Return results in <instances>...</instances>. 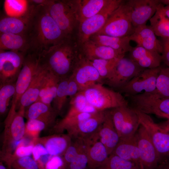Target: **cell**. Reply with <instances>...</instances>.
Segmentation results:
<instances>
[{
    "mask_svg": "<svg viewBox=\"0 0 169 169\" xmlns=\"http://www.w3.org/2000/svg\"><path fill=\"white\" fill-rule=\"evenodd\" d=\"M30 7L27 35L31 41L33 52L40 54L66 37L48 13L46 4Z\"/></svg>",
    "mask_w": 169,
    "mask_h": 169,
    "instance_id": "6da1fadb",
    "label": "cell"
},
{
    "mask_svg": "<svg viewBox=\"0 0 169 169\" xmlns=\"http://www.w3.org/2000/svg\"><path fill=\"white\" fill-rule=\"evenodd\" d=\"M80 51L74 37L65 38L40 54V64L60 80L72 74Z\"/></svg>",
    "mask_w": 169,
    "mask_h": 169,
    "instance_id": "7a4b0ae2",
    "label": "cell"
},
{
    "mask_svg": "<svg viewBox=\"0 0 169 169\" xmlns=\"http://www.w3.org/2000/svg\"><path fill=\"white\" fill-rule=\"evenodd\" d=\"M88 103L98 111L129 105L128 101L119 92L97 83L82 91Z\"/></svg>",
    "mask_w": 169,
    "mask_h": 169,
    "instance_id": "3957f363",
    "label": "cell"
},
{
    "mask_svg": "<svg viewBox=\"0 0 169 169\" xmlns=\"http://www.w3.org/2000/svg\"><path fill=\"white\" fill-rule=\"evenodd\" d=\"M47 11L65 36L73 37L79 24L73 0H49Z\"/></svg>",
    "mask_w": 169,
    "mask_h": 169,
    "instance_id": "277c9868",
    "label": "cell"
},
{
    "mask_svg": "<svg viewBox=\"0 0 169 169\" xmlns=\"http://www.w3.org/2000/svg\"><path fill=\"white\" fill-rule=\"evenodd\" d=\"M40 54L30 52L25 54L21 69L15 83V90L8 114L17 111L20 99L27 89L40 66Z\"/></svg>",
    "mask_w": 169,
    "mask_h": 169,
    "instance_id": "5b68a950",
    "label": "cell"
},
{
    "mask_svg": "<svg viewBox=\"0 0 169 169\" xmlns=\"http://www.w3.org/2000/svg\"><path fill=\"white\" fill-rule=\"evenodd\" d=\"M134 30L129 7L125 1L110 15L104 27L95 34L123 37L129 36Z\"/></svg>",
    "mask_w": 169,
    "mask_h": 169,
    "instance_id": "8992f818",
    "label": "cell"
},
{
    "mask_svg": "<svg viewBox=\"0 0 169 169\" xmlns=\"http://www.w3.org/2000/svg\"><path fill=\"white\" fill-rule=\"evenodd\" d=\"M124 1L110 0L98 13L79 23L77 41L79 46L100 31L105 25L110 15Z\"/></svg>",
    "mask_w": 169,
    "mask_h": 169,
    "instance_id": "52a82bcc",
    "label": "cell"
},
{
    "mask_svg": "<svg viewBox=\"0 0 169 169\" xmlns=\"http://www.w3.org/2000/svg\"><path fill=\"white\" fill-rule=\"evenodd\" d=\"M134 109L138 115L140 124L144 127L150 136L160 162H169V134L158 124L155 123L148 114Z\"/></svg>",
    "mask_w": 169,
    "mask_h": 169,
    "instance_id": "ba28073f",
    "label": "cell"
},
{
    "mask_svg": "<svg viewBox=\"0 0 169 169\" xmlns=\"http://www.w3.org/2000/svg\"><path fill=\"white\" fill-rule=\"evenodd\" d=\"M110 111L120 139L128 138L135 134L140 123L135 110L127 105L114 108Z\"/></svg>",
    "mask_w": 169,
    "mask_h": 169,
    "instance_id": "9c48e42d",
    "label": "cell"
},
{
    "mask_svg": "<svg viewBox=\"0 0 169 169\" xmlns=\"http://www.w3.org/2000/svg\"><path fill=\"white\" fill-rule=\"evenodd\" d=\"M161 67L145 69L134 77L118 92L125 96L154 91L156 82Z\"/></svg>",
    "mask_w": 169,
    "mask_h": 169,
    "instance_id": "30bf717a",
    "label": "cell"
},
{
    "mask_svg": "<svg viewBox=\"0 0 169 169\" xmlns=\"http://www.w3.org/2000/svg\"><path fill=\"white\" fill-rule=\"evenodd\" d=\"M145 69L131 58L124 57L119 60L112 74L103 84L118 90Z\"/></svg>",
    "mask_w": 169,
    "mask_h": 169,
    "instance_id": "8fae6325",
    "label": "cell"
},
{
    "mask_svg": "<svg viewBox=\"0 0 169 169\" xmlns=\"http://www.w3.org/2000/svg\"><path fill=\"white\" fill-rule=\"evenodd\" d=\"M24 55L13 51L0 50V85L16 82Z\"/></svg>",
    "mask_w": 169,
    "mask_h": 169,
    "instance_id": "7c38bea8",
    "label": "cell"
},
{
    "mask_svg": "<svg viewBox=\"0 0 169 169\" xmlns=\"http://www.w3.org/2000/svg\"><path fill=\"white\" fill-rule=\"evenodd\" d=\"M71 75L78 84L79 92L97 83L103 84L97 70L80 52Z\"/></svg>",
    "mask_w": 169,
    "mask_h": 169,
    "instance_id": "4fadbf2b",
    "label": "cell"
},
{
    "mask_svg": "<svg viewBox=\"0 0 169 169\" xmlns=\"http://www.w3.org/2000/svg\"><path fill=\"white\" fill-rule=\"evenodd\" d=\"M25 109L19 108L12 115L7 116L4 121L3 150L7 149L24 136Z\"/></svg>",
    "mask_w": 169,
    "mask_h": 169,
    "instance_id": "5bb4252c",
    "label": "cell"
},
{
    "mask_svg": "<svg viewBox=\"0 0 169 169\" xmlns=\"http://www.w3.org/2000/svg\"><path fill=\"white\" fill-rule=\"evenodd\" d=\"M132 24L135 28L146 25L161 4L158 0H129L126 1Z\"/></svg>",
    "mask_w": 169,
    "mask_h": 169,
    "instance_id": "9a60e30c",
    "label": "cell"
},
{
    "mask_svg": "<svg viewBox=\"0 0 169 169\" xmlns=\"http://www.w3.org/2000/svg\"><path fill=\"white\" fill-rule=\"evenodd\" d=\"M136 135L143 169H156L160 162L158 154L147 131L141 124Z\"/></svg>",
    "mask_w": 169,
    "mask_h": 169,
    "instance_id": "2e32d148",
    "label": "cell"
},
{
    "mask_svg": "<svg viewBox=\"0 0 169 169\" xmlns=\"http://www.w3.org/2000/svg\"><path fill=\"white\" fill-rule=\"evenodd\" d=\"M84 139L88 169H95L103 166L109 155L106 147L100 140L98 131Z\"/></svg>",
    "mask_w": 169,
    "mask_h": 169,
    "instance_id": "e0dca14e",
    "label": "cell"
},
{
    "mask_svg": "<svg viewBox=\"0 0 169 169\" xmlns=\"http://www.w3.org/2000/svg\"><path fill=\"white\" fill-rule=\"evenodd\" d=\"M80 53L88 59H113L125 57V54L89 39L79 46Z\"/></svg>",
    "mask_w": 169,
    "mask_h": 169,
    "instance_id": "ac0fdd59",
    "label": "cell"
},
{
    "mask_svg": "<svg viewBox=\"0 0 169 169\" xmlns=\"http://www.w3.org/2000/svg\"><path fill=\"white\" fill-rule=\"evenodd\" d=\"M129 37L131 41L135 42L138 45L160 54L162 53L161 42L157 38L150 26L145 25L135 28Z\"/></svg>",
    "mask_w": 169,
    "mask_h": 169,
    "instance_id": "d6986e66",
    "label": "cell"
},
{
    "mask_svg": "<svg viewBox=\"0 0 169 169\" xmlns=\"http://www.w3.org/2000/svg\"><path fill=\"white\" fill-rule=\"evenodd\" d=\"M111 154L134 163L143 169L136 133L130 137L120 139Z\"/></svg>",
    "mask_w": 169,
    "mask_h": 169,
    "instance_id": "ffe728a7",
    "label": "cell"
},
{
    "mask_svg": "<svg viewBox=\"0 0 169 169\" xmlns=\"http://www.w3.org/2000/svg\"><path fill=\"white\" fill-rule=\"evenodd\" d=\"M0 50L13 51L25 55L33 52L27 35L10 33H0Z\"/></svg>",
    "mask_w": 169,
    "mask_h": 169,
    "instance_id": "44dd1931",
    "label": "cell"
},
{
    "mask_svg": "<svg viewBox=\"0 0 169 169\" xmlns=\"http://www.w3.org/2000/svg\"><path fill=\"white\" fill-rule=\"evenodd\" d=\"M58 114L51 105L37 101L25 109L24 117L28 120L35 119L46 123L52 128L56 123Z\"/></svg>",
    "mask_w": 169,
    "mask_h": 169,
    "instance_id": "7402d4cb",
    "label": "cell"
},
{
    "mask_svg": "<svg viewBox=\"0 0 169 169\" xmlns=\"http://www.w3.org/2000/svg\"><path fill=\"white\" fill-rule=\"evenodd\" d=\"M98 134L100 141L105 146L110 155L120 139L115 127L110 110L105 111V119L98 130Z\"/></svg>",
    "mask_w": 169,
    "mask_h": 169,
    "instance_id": "603a6c76",
    "label": "cell"
},
{
    "mask_svg": "<svg viewBox=\"0 0 169 169\" xmlns=\"http://www.w3.org/2000/svg\"><path fill=\"white\" fill-rule=\"evenodd\" d=\"M105 111L94 113L80 122L69 135L72 139L84 138L97 132L104 121Z\"/></svg>",
    "mask_w": 169,
    "mask_h": 169,
    "instance_id": "cb8c5ba5",
    "label": "cell"
},
{
    "mask_svg": "<svg viewBox=\"0 0 169 169\" xmlns=\"http://www.w3.org/2000/svg\"><path fill=\"white\" fill-rule=\"evenodd\" d=\"M30 10L24 16L15 17L4 15L0 18V33L27 35L28 28Z\"/></svg>",
    "mask_w": 169,
    "mask_h": 169,
    "instance_id": "d4e9b609",
    "label": "cell"
},
{
    "mask_svg": "<svg viewBox=\"0 0 169 169\" xmlns=\"http://www.w3.org/2000/svg\"><path fill=\"white\" fill-rule=\"evenodd\" d=\"M42 144L51 156L63 155L71 144L72 138L67 134H55L35 139Z\"/></svg>",
    "mask_w": 169,
    "mask_h": 169,
    "instance_id": "484cf974",
    "label": "cell"
},
{
    "mask_svg": "<svg viewBox=\"0 0 169 169\" xmlns=\"http://www.w3.org/2000/svg\"><path fill=\"white\" fill-rule=\"evenodd\" d=\"M130 58L145 69H153L160 66L162 57L159 53L137 45L129 52Z\"/></svg>",
    "mask_w": 169,
    "mask_h": 169,
    "instance_id": "4316f807",
    "label": "cell"
},
{
    "mask_svg": "<svg viewBox=\"0 0 169 169\" xmlns=\"http://www.w3.org/2000/svg\"><path fill=\"white\" fill-rule=\"evenodd\" d=\"M47 71V69L40 64L29 86L21 97L17 110L19 108L25 109L37 100Z\"/></svg>",
    "mask_w": 169,
    "mask_h": 169,
    "instance_id": "83f0119b",
    "label": "cell"
},
{
    "mask_svg": "<svg viewBox=\"0 0 169 169\" xmlns=\"http://www.w3.org/2000/svg\"><path fill=\"white\" fill-rule=\"evenodd\" d=\"M110 0H73L79 24L98 13Z\"/></svg>",
    "mask_w": 169,
    "mask_h": 169,
    "instance_id": "f1b7e54d",
    "label": "cell"
},
{
    "mask_svg": "<svg viewBox=\"0 0 169 169\" xmlns=\"http://www.w3.org/2000/svg\"><path fill=\"white\" fill-rule=\"evenodd\" d=\"M89 39L98 44L110 47L125 54L130 52L132 48L129 36L116 37L95 34Z\"/></svg>",
    "mask_w": 169,
    "mask_h": 169,
    "instance_id": "f546056e",
    "label": "cell"
},
{
    "mask_svg": "<svg viewBox=\"0 0 169 169\" xmlns=\"http://www.w3.org/2000/svg\"><path fill=\"white\" fill-rule=\"evenodd\" d=\"M59 81L60 79L58 77L47 69L37 101L51 105L56 95Z\"/></svg>",
    "mask_w": 169,
    "mask_h": 169,
    "instance_id": "4dcf8cb0",
    "label": "cell"
},
{
    "mask_svg": "<svg viewBox=\"0 0 169 169\" xmlns=\"http://www.w3.org/2000/svg\"><path fill=\"white\" fill-rule=\"evenodd\" d=\"M25 141L24 137L12 152L2 154L1 157L2 161L5 163L9 169H11L12 164L16 160L32 155L34 141L32 140L27 144L25 143Z\"/></svg>",
    "mask_w": 169,
    "mask_h": 169,
    "instance_id": "1f68e13d",
    "label": "cell"
},
{
    "mask_svg": "<svg viewBox=\"0 0 169 169\" xmlns=\"http://www.w3.org/2000/svg\"><path fill=\"white\" fill-rule=\"evenodd\" d=\"M161 3L154 15L150 19V26L156 36L169 38V19L165 15Z\"/></svg>",
    "mask_w": 169,
    "mask_h": 169,
    "instance_id": "d6a6232c",
    "label": "cell"
},
{
    "mask_svg": "<svg viewBox=\"0 0 169 169\" xmlns=\"http://www.w3.org/2000/svg\"><path fill=\"white\" fill-rule=\"evenodd\" d=\"M70 105L68 111L63 118L68 119L81 112L94 113L97 112L89 104L82 91L79 92L71 98Z\"/></svg>",
    "mask_w": 169,
    "mask_h": 169,
    "instance_id": "836d02e7",
    "label": "cell"
},
{
    "mask_svg": "<svg viewBox=\"0 0 169 169\" xmlns=\"http://www.w3.org/2000/svg\"><path fill=\"white\" fill-rule=\"evenodd\" d=\"M146 106L151 114L159 112L169 115V98L162 97L157 93H153L148 95Z\"/></svg>",
    "mask_w": 169,
    "mask_h": 169,
    "instance_id": "e575fe53",
    "label": "cell"
},
{
    "mask_svg": "<svg viewBox=\"0 0 169 169\" xmlns=\"http://www.w3.org/2000/svg\"><path fill=\"white\" fill-rule=\"evenodd\" d=\"M120 59H88L97 70L104 83L105 80L110 76L116 65Z\"/></svg>",
    "mask_w": 169,
    "mask_h": 169,
    "instance_id": "d590c367",
    "label": "cell"
},
{
    "mask_svg": "<svg viewBox=\"0 0 169 169\" xmlns=\"http://www.w3.org/2000/svg\"><path fill=\"white\" fill-rule=\"evenodd\" d=\"M69 77L60 80L56 95L52 102L53 107L58 115L60 114L67 100Z\"/></svg>",
    "mask_w": 169,
    "mask_h": 169,
    "instance_id": "8d00e7d4",
    "label": "cell"
},
{
    "mask_svg": "<svg viewBox=\"0 0 169 169\" xmlns=\"http://www.w3.org/2000/svg\"><path fill=\"white\" fill-rule=\"evenodd\" d=\"M4 8L6 15L19 17L25 15L28 9V0H6Z\"/></svg>",
    "mask_w": 169,
    "mask_h": 169,
    "instance_id": "74e56055",
    "label": "cell"
},
{
    "mask_svg": "<svg viewBox=\"0 0 169 169\" xmlns=\"http://www.w3.org/2000/svg\"><path fill=\"white\" fill-rule=\"evenodd\" d=\"M15 83H11L0 85V114L7 112L11 99L13 97L15 90Z\"/></svg>",
    "mask_w": 169,
    "mask_h": 169,
    "instance_id": "f35d334b",
    "label": "cell"
},
{
    "mask_svg": "<svg viewBox=\"0 0 169 169\" xmlns=\"http://www.w3.org/2000/svg\"><path fill=\"white\" fill-rule=\"evenodd\" d=\"M155 91L162 97L169 98V67L161 68Z\"/></svg>",
    "mask_w": 169,
    "mask_h": 169,
    "instance_id": "ab89813d",
    "label": "cell"
},
{
    "mask_svg": "<svg viewBox=\"0 0 169 169\" xmlns=\"http://www.w3.org/2000/svg\"><path fill=\"white\" fill-rule=\"evenodd\" d=\"M85 148L83 138L75 139L74 141H72L62 156L66 165L74 161Z\"/></svg>",
    "mask_w": 169,
    "mask_h": 169,
    "instance_id": "60d3db41",
    "label": "cell"
},
{
    "mask_svg": "<svg viewBox=\"0 0 169 169\" xmlns=\"http://www.w3.org/2000/svg\"><path fill=\"white\" fill-rule=\"evenodd\" d=\"M49 127L45 122L37 120H28L25 123L24 137H28L31 140H34L38 138L40 132Z\"/></svg>",
    "mask_w": 169,
    "mask_h": 169,
    "instance_id": "b9f144b4",
    "label": "cell"
},
{
    "mask_svg": "<svg viewBox=\"0 0 169 169\" xmlns=\"http://www.w3.org/2000/svg\"><path fill=\"white\" fill-rule=\"evenodd\" d=\"M103 166L108 169H140L133 162L113 154L109 155Z\"/></svg>",
    "mask_w": 169,
    "mask_h": 169,
    "instance_id": "7bdbcfd3",
    "label": "cell"
},
{
    "mask_svg": "<svg viewBox=\"0 0 169 169\" xmlns=\"http://www.w3.org/2000/svg\"><path fill=\"white\" fill-rule=\"evenodd\" d=\"M39 169L36 161L30 156L23 157L15 161L11 169Z\"/></svg>",
    "mask_w": 169,
    "mask_h": 169,
    "instance_id": "ee69618b",
    "label": "cell"
},
{
    "mask_svg": "<svg viewBox=\"0 0 169 169\" xmlns=\"http://www.w3.org/2000/svg\"><path fill=\"white\" fill-rule=\"evenodd\" d=\"M66 169H89L86 147L74 161L67 166Z\"/></svg>",
    "mask_w": 169,
    "mask_h": 169,
    "instance_id": "f6af8a7d",
    "label": "cell"
},
{
    "mask_svg": "<svg viewBox=\"0 0 169 169\" xmlns=\"http://www.w3.org/2000/svg\"><path fill=\"white\" fill-rule=\"evenodd\" d=\"M66 166L61 156H53L47 161L44 169H66Z\"/></svg>",
    "mask_w": 169,
    "mask_h": 169,
    "instance_id": "bcb514c9",
    "label": "cell"
},
{
    "mask_svg": "<svg viewBox=\"0 0 169 169\" xmlns=\"http://www.w3.org/2000/svg\"><path fill=\"white\" fill-rule=\"evenodd\" d=\"M34 145L33 147L32 155L33 158L37 161L42 156L49 154L44 146L41 143L34 140Z\"/></svg>",
    "mask_w": 169,
    "mask_h": 169,
    "instance_id": "7dc6e473",
    "label": "cell"
},
{
    "mask_svg": "<svg viewBox=\"0 0 169 169\" xmlns=\"http://www.w3.org/2000/svg\"><path fill=\"white\" fill-rule=\"evenodd\" d=\"M161 42L163 48L162 61L169 67V38H162Z\"/></svg>",
    "mask_w": 169,
    "mask_h": 169,
    "instance_id": "c3c4849f",
    "label": "cell"
},
{
    "mask_svg": "<svg viewBox=\"0 0 169 169\" xmlns=\"http://www.w3.org/2000/svg\"><path fill=\"white\" fill-rule=\"evenodd\" d=\"M79 92L78 84L73 77L70 75L69 77L67 87V95L71 98L75 96Z\"/></svg>",
    "mask_w": 169,
    "mask_h": 169,
    "instance_id": "681fc988",
    "label": "cell"
},
{
    "mask_svg": "<svg viewBox=\"0 0 169 169\" xmlns=\"http://www.w3.org/2000/svg\"><path fill=\"white\" fill-rule=\"evenodd\" d=\"M158 125L169 134V121L167 120L164 122L158 124Z\"/></svg>",
    "mask_w": 169,
    "mask_h": 169,
    "instance_id": "f907efd6",
    "label": "cell"
},
{
    "mask_svg": "<svg viewBox=\"0 0 169 169\" xmlns=\"http://www.w3.org/2000/svg\"><path fill=\"white\" fill-rule=\"evenodd\" d=\"M156 169H169V162L164 161L161 162Z\"/></svg>",
    "mask_w": 169,
    "mask_h": 169,
    "instance_id": "816d5d0a",
    "label": "cell"
},
{
    "mask_svg": "<svg viewBox=\"0 0 169 169\" xmlns=\"http://www.w3.org/2000/svg\"><path fill=\"white\" fill-rule=\"evenodd\" d=\"M155 115L160 117L164 118L169 121V115L165 114L160 112H157Z\"/></svg>",
    "mask_w": 169,
    "mask_h": 169,
    "instance_id": "f5cc1de1",
    "label": "cell"
},
{
    "mask_svg": "<svg viewBox=\"0 0 169 169\" xmlns=\"http://www.w3.org/2000/svg\"><path fill=\"white\" fill-rule=\"evenodd\" d=\"M160 3L163 4H165L166 5H169V0H159Z\"/></svg>",
    "mask_w": 169,
    "mask_h": 169,
    "instance_id": "db71d44e",
    "label": "cell"
},
{
    "mask_svg": "<svg viewBox=\"0 0 169 169\" xmlns=\"http://www.w3.org/2000/svg\"><path fill=\"white\" fill-rule=\"evenodd\" d=\"M0 169H7L6 167L3 165L2 162H0Z\"/></svg>",
    "mask_w": 169,
    "mask_h": 169,
    "instance_id": "11a10c76",
    "label": "cell"
},
{
    "mask_svg": "<svg viewBox=\"0 0 169 169\" xmlns=\"http://www.w3.org/2000/svg\"><path fill=\"white\" fill-rule=\"evenodd\" d=\"M95 169H108L104 166H102L98 167Z\"/></svg>",
    "mask_w": 169,
    "mask_h": 169,
    "instance_id": "9f6ffc18",
    "label": "cell"
},
{
    "mask_svg": "<svg viewBox=\"0 0 169 169\" xmlns=\"http://www.w3.org/2000/svg\"><path fill=\"white\" fill-rule=\"evenodd\" d=\"M166 8L169 9V5H166V6L165 7Z\"/></svg>",
    "mask_w": 169,
    "mask_h": 169,
    "instance_id": "6f0895ef",
    "label": "cell"
}]
</instances>
